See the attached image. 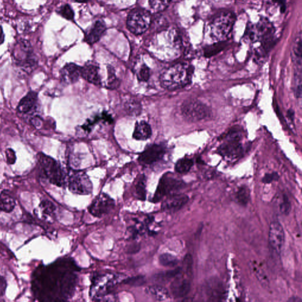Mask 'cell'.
I'll use <instances>...</instances> for the list:
<instances>
[{
    "mask_svg": "<svg viewBox=\"0 0 302 302\" xmlns=\"http://www.w3.org/2000/svg\"><path fill=\"white\" fill-rule=\"evenodd\" d=\"M193 67L186 63H177L163 71L160 76L162 86L168 90H176L190 83Z\"/></svg>",
    "mask_w": 302,
    "mask_h": 302,
    "instance_id": "6da1fadb",
    "label": "cell"
},
{
    "mask_svg": "<svg viewBox=\"0 0 302 302\" xmlns=\"http://www.w3.org/2000/svg\"><path fill=\"white\" fill-rule=\"evenodd\" d=\"M235 21V16L232 12H223L218 14L210 23V36L215 42H223L231 33Z\"/></svg>",
    "mask_w": 302,
    "mask_h": 302,
    "instance_id": "7a4b0ae2",
    "label": "cell"
},
{
    "mask_svg": "<svg viewBox=\"0 0 302 302\" xmlns=\"http://www.w3.org/2000/svg\"><path fill=\"white\" fill-rule=\"evenodd\" d=\"M246 40L251 43L260 42L262 45H274V28L267 18H263L256 24H251L245 33Z\"/></svg>",
    "mask_w": 302,
    "mask_h": 302,
    "instance_id": "3957f363",
    "label": "cell"
},
{
    "mask_svg": "<svg viewBox=\"0 0 302 302\" xmlns=\"http://www.w3.org/2000/svg\"><path fill=\"white\" fill-rule=\"evenodd\" d=\"M38 157L40 168L47 179L54 185L62 186L65 182V176L59 164L42 153H39Z\"/></svg>",
    "mask_w": 302,
    "mask_h": 302,
    "instance_id": "277c9868",
    "label": "cell"
},
{
    "mask_svg": "<svg viewBox=\"0 0 302 302\" xmlns=\"http://www.w3.org/2000/svg\"><path fill=\"white\" fill-rule=\"evenodd\" d=\"M15 64L24 71L33 69L37 65V60L28 41L22 40L16 44L13 53Z\"/></svg>",
    "mask_w": 302,
    "mask_h": 302,
    "instance_id": "5b68a950",
    "label": "cell"
},
{
    "mask_svg": "<svg viewBox=\"0 0 302 302\" xmlns=\"http://www.w3.org/2000/svg\"><path fill=\"white\" fill-rule=\"evenodd\" d=\"M240 140L241 135L238 131H230L218 148L219 154L229 161L240 158L243 153V147Z\"/></svg>",
    "mask_w": 302,
    "mask_h": 302,
    "instance_id": "8992f818",
    "label": "cell"
},
{
    "mask_svg": "<svg viewBox=\"0 0 302 302\" xmlns=\"http://www.w3.org/2000/svg\"><path fill=\"white\" fill-rule=\"evenodd\" d=\"M124 276L104 274L98 276L92 280V285L90 289V296L97 301L101 296L109 293V290L118 282L124 280Z\"/></svg>",
    "mask_w": 302,
    "mask_h": 302,
    "instance_id": "52a82bcc",
    "label": "cell"
},
{
    "mask_svg": "<svg viewBox=\"0 0 302 302\" xmlns=\"http://www.w3.org/2000/svg\"><path fill=\"white\" fill-rule=\"evenodd\" d=\"M152 20L151 13L143 9H135L129 14L127 27L134 34H144L149 28Z\"/></svg>",
    "mask_w": 302,
    "mask_h": 302,
    "instance_id": "ba28073f",
    "label": "cell"
},
{
    "mask_svg": "<svg viewBox=\"0 0 302 302\" xmlns=\"http://www.w3.org/2000/svg\"><path fill=\"white\" fill-rule=\"evenodd\" d=\"M182 113L186 119L191 122L200 121L210 115V110L202 101L196 100H189L184 102Z\"/></svg>",
    "mask_w": 302,
    "mask_h": 302,
    "instance_id": "9c48e42d",
    "label": "cell"
},
{
    "mask_svg": "<svg viewBox=\"0 0 302 302\" xmlns=\"http://www.w3.org/2000/svg\"><path fill=\"white\" fill-rule=\"evenodd\" d=\"M183 185L182 181L169 174H165L159 182L152 201L155 203L161 201L164 197L179 190Z\"/></svg>",
    "mask_w": 302,
    "mask_h": 302,
    "instance_id": "30bf717a",
    "label": "cell"
},
{
    "mask_svg": "<svg viewBox=\"0 0 302 302\" xmlns=\"http://www.w3.org/2000/svg\"><path fill=\"white\" fill-rule=\"evenodd\" d=\"M68 188L74 194L89 195L92 191V184L86 173L73 171L68 178Z\"/></svg>",
    "mask_w": 302,
    "mask_h": 302,
    "instance_id": "8fae6325",
    "label": "cell"
},
{
    "mask_svg": "<svg viewBox=\"0 0 302 302\" xmlns=\"http://www.w3.org/2000/svg\"><path fill=\"white\" fill-rule=\"evenodd\" d=\"M115 205V201L111 197L106 194H101L93 200L89 206V211L93 216L101 218L111 212Z\"/></svg>",
    "mask_w": 302,
    "mask_h": 302,
    "instance_id": "7c38bea8",
    "label": "cell"
},
{
    "mask_svg": "<svg viewBox=\"0 0 302 302\" xmlns=\"http://www.w3.org/2000/svg\"><path fill=\"white\" fill-rule=\"evenodd\" d=\"M166 154V148L163 145L153 144L148 147L140 154L138 161L144 166H151L163 158Z\"/></svg>",
    "mask_w": 302,
    "mask_h": 302,
    "instance_id": "4fadbf2b",
    "label": "cell"
},
{
    "mask_svg": "<svg viewBox=\"0 0 302 302\" xmlns=\"http://www.w3.org/2000/svg\"><path fill=\"white\" fill-rule=\"evenodd\" d=\"M285 235L284 227L279 221H273L269 227L268 241L271 248L277 253L282 252L284 245Z\"/></svg>",
    "mask_w": 302,
    "mask_h": 302,
    "instance_id": "5bb4252c",
    "label": "cell"
},
{
    "mask_svg": "<svg viewBox=\"0 0 302 302\" xmlns=\"http://www.w3.org/2000/svg\"><path fill=\"white\" fill-rule=\"evenodd\" d=\"M82 67L75 63H68L60 70V78L63 84H75L81 77Z\"/></svg>",
    "mask_w": 302,
    "mask_h": 302,
    "instance_id": "9a60e30c",
    "label": "cell"
},
{
    "mask_svg": "<svg viewBox=\"0 0 302 302\" xmlns=\"http://www.w3.org/2000/svg\"><path fill=\"white\" fill-rule=\"evenodd\" d=\"M188 200L189 198L186 195H171L163 202L162 209L168 212H175L183 207L187 203Z\"/></svg>",
    "mask_w": 302,
    "mask_h": 302,
    "instance_id": "2e32d148",
    "label": "cell"
},
{
    "mask_svg": "<svg viewBox=\"0 0 302 302\" xmlns=\"http://www.w3.org/2000/svg\"><path fill=\"white\" fill-rule=\"evenodd\" d=\"M81 77L85 80L97 86L101 84L100 68L97 64L88 63L82 67Z\"/></svg>",
    "mask_w": 302,
    "mask_h": 302,
    "instance_id": "e0dca14e",
    "label": "cell"
},
{
    "mask_svg": "<svg viewBox=\"0 0 302 302\" xmlns=\"http://www.w3.org/2000/svg\"><path fill=\"white\" fill-rule=\"evenodd\" d=\"M106 30L105 23L101 20H98L93 24L85 34L84 41L89 45H93L98 42Z\"/></svg>",
    "mask_w": 302,
    "mask_h": 302,
    "instance_id": "ac0fdd59",
    "label": "cell"
},
{
    "mask_svg": "<svg viewBox=\"0 0 302 302\" xmlns=\"http://www.w3.org/2000/svg\"><path fill=\"white\" fill-rule=\"evenodd\" d=\"M37 94L34 92L28 93L18 104L17 111L21 114L27 115L34 111L37 103Z\"/></svg>",
    "mask_w": 302,
    "mask_h": 302,
    "instance_id": "d6986e66",
    "label": "cell"
},
{
    "mask_svg": "<svg viewBox=\"0 0 302 302\" xmlns=\"http://www.w3.org/2000/svg\"><path fill=\"white\" fill-rule=\"evenodd\" d=\"M170 287L174 298H181L185 297L189 293L191 285L187 279L179 278L175 279Z\"/></svg>",
    "mask_w": 302,
    "mask_h": 302,
    "instance_id": "ffe728a7",
    "label": "cell"
},
{
    "mask_svg": "<svg viewBox=\"0 0 302 302\" xmlns=\"http://www.w3.org/2000/svg\"><path fill=\"white\" fill-rule=\"evenodd\" d=\"M152 135V130L151 126L147 122H137L133 134V138L139 141H146Z\"/></svg>",
    "mask_w": 302,
    "mask_h": 302,
    "instance_id": "44dd1931",
    "label": "cell"
},
{
    "mask_svg": "<svg viewBox=\"0 0 302 302\" xmlns=\"http://www.w3.org/2000/svg\"><path fill=\"white\" fill-rule=\"evenodd\" d=\"M145 292L147 295L158 301H166L170 297L168 290L160 285H150L146 288Z\"/></svg>",
    "mask_w": 302,
    "mask_h": 302,
    "instance_id": "7402d4cb",
    "label": "cell"
},
{
    "mask_svg": "<svg viewBox=\"0 0 302 302\" xmlns=\"http://www.w3.org/2000/svg\"><path fill=\"white\" fill-rule=\"evenodd\" d=\"M292 60L295 65V68H302V34L296 35L294 40L292 48Z\"/></svg>",
    "mask_w": 302,
    "mask_h": 302,
    "instance_id": "603a6c76",
    "label": "cell"
},
{
    "mask_svg": "<svg viewBox=\"0 0 302 302\" xmlns=\"http://www.w3.org/2000/svg\"><path fill=\"white\" fill-rule=\"evenodd\" d=\"M15 205V200L9 193L4 191L0 194V210L5 213H10Z\"/></svg>",
    "mask_w": 302,
    "mask_h": 302,
    "instance_id": "cb8c5ba5",
    "label": "cell"
},
{
    "mask_svg": "<svg viewBox=\"0 0 302 302\" xmlns=\"http://www.w3.org/2000/svg\"><path fill=\"white\" fill-rule=\"evenodd\" d=\"M125 109L129 115L132 117H137L141 112L142 106L138 101L130 100L126 101Z\"/></svg>",
    "mask_w": 302,
    "mask_h": 302,
    "instance_id": "d4e9b609",
    "label": "cell"
},
{
    "mask_svg": "<svg viewBox=\"0 0 302 302\" xmlns=\"http://www.w3.org/2000/svg\"><path fill=\"white\" fill-rule=\"evenodd\" d=\"M193 161L191 159L184 158L178 160L175 164V171L180 174H185L189 171L192 167L193 166Z\"/></svg>",
    "mask_w": 302,
    "mask_h": 302,
    "instance_id": "484cf974",
    "label": "cell"
},
{
    "mask_svg": "<svg viewBox=\"0 0 302 302\" xmlns=\"http://www.w3.org/2000/svg\"><path fill=\"white\" fill-rule=\"evenodd\" d=\"M136 194L137 197L140 200L144 201L146 199V177L144 175H142L139 178L138 182L136 185Z\"/></svg>",
    "mask_w": 302,
    "mask_h": 302,
    "instance_id": "4316f807",
    "label": "cell"
},
{
    "mask_svg": "<svg viewBox=\"0 0 302 302\" xmlns=\"http://www.w3.org/2000/svg\"><path fill=\"white\" fill-rule=\"evenodd\" d=\"M159 262L164 267L173 268L178 264V261L177 258L173 255L164 253L159 257Z\"/></svg>",
    "mask_w": 302,
    "mask_h": 302,
    "instance_id": "83f0119b",
    "label": "cell"
},
{
    "mask_svg": "<svg viewBox=\"0 0 302 302\" xmlns=\"http://www.w3.org/2000/svg\"><path fill=\"white\" fill-rule=\"evenodd\" d=\"M180 271V268H177L174 270H170L166 271V272H162L156 274V275L153 277V278H154V280L156 281L164 282L169 281V279L176 277L178 274H179Z\"/></svg>",
    "mask_w": 302,
    "mask_h": 302,
    "instance_id": "f1b7e54d",
    "label": "cell"
},
{
    "mask_svg": "<svg viewBox=\"0 0 302 302\" xmlns=\"http://www.w3.org/2000/svg\"><path fill=\"white\" fill-rule=\"evenodd\" d=\"M171 0H150V4L155 12H160L166 9Z\"/></svg>",
    "mask_w": 302,
    "mask_h": 302,
    "instance_id": "f546056e",
    "label": "cell"
},
{
    "mask_svg": "<svg viewBox=\"0 0 302 302\" xmlns=\"http://www.w3.org/2000/svg\"><path fill=\"white\" fill-rule=\"evenodd\" d=\"M236 199L241 205H245L248 204L250 199V192L248 188L241 187L238 189L236 194Z\"/></svg>",
    "mask_w": 302,
    "mask_h": 302,
    "instance_id": "4dcf8cb0",
    "label": "cell"
},
{
    "mask_svg": "<svg viewBox=\"0 0 302 302\" xmlns=\"http://www.w3.org/2000/svg\"><path fill=\"white\" fill-rule=\"evenodd\" d=\"M57 13L68 20H73L74 16H75L72 9L68 4L63 5L60 7V9L57 10Z\"/></svg>",
    "mask_w": 302,
    "mask_h": 302,
    "instance_id": "1f68e13d",
    "label": "cell"
},
{
    "mask_svg": "<svg viewBox=\"0 0 302 302\" xmlns=\"http://www.w3.org/2000/svg\"><path fill=\"white\" fill-rule=\"evenodd\" d=\"M108 87L111 89L117 88L118 85L119 84V81L115 75V70L111 67L108 68Z\"/></svg>",
    "mask_w": 302,
    "mask_h": 302,
    "instance_id": "d6a6232c",
    "label": "cell"
},
{
    "mask_svg": "<svg viewBox=\"0 0 302 302\" xmlns=\"http://www.w3.org/2000/svg\"><path fill=\"white\" fill-rule=\"evenodd\" d=\"M123 282L125 284L131 285V286L138 287L145 284V279L143 276H136L125 279L123 280Z\"/></svg>",
    "mask_w": 302,
    "mask_h": 302,
    "instance_id": "836d02e7",
    "label": "cell"
},
{
    "mask_svg": "<svg viewBox=\"0 0 302 302\" xmlns=\"http://www.w3.org/2000/svg\"><path fill=\"white\" fill-rule=\"evenodd\" d=\"M151 76L150 68L146 65H143L138 71V78L140 81L147 82Z\"/></svg>",
    "mask_w": 302,
    "mask_h": 302,
    "instance_id": "e575fe53",
    "label": "cell"
},
{
    "mask_svg": "<svg viewBox=\"0 0 302 302\" xmlns=\"http://www.w3.org/2000/svg\"><path fill=\"white\" fill-rule=\"evenodd\" d=\"M40 208L42 209L43 213L46 214V215L51 216L54 212L56 207L50 201L46 200L41 203Z\"/></svg>",
    "mask_w": 302,
    "mask_h": 302,
    "instance_id": "d590c367",
    "label": "cell"
},
{
    "mask_svg": "<svg viewBox=\"0 0 302 302\" xmlns=\"http://www.w3.org/2000/svg\"><path fill=\"white\" fill-rule=\"evenodd\" d=\"M280 211L282 214L287 215L289 214L291 210V204L289 201V199H287L286 196H284L283 198L281 204L279 206Z\"/></svg>",
    "mask_w": 302,
    "mask_h": 302,
    "instance_id": "8d00e7d4",
    "label": "cell"
},
{
    "mask_svg": "<svg viewBox=\"0 0 302 302\" xmlns=\"http://www.w3.org/2000/svg\"><path fill=\"white\" fill-rule=\"evenodd\" d=\"M279 179V175L276 172L272 173V174H268L263 177L262 181L263 183L267 184L270 183L273 181H276Z\"/></svg>",
    "mask_w": 302,
    "mask_h": 302,
    "instance_id": "74e56055",
    "label": "cell"
},
{
    "mask_svg": "<svg viewBox=\"0 0 302 302\" xmlns=\"http://www.w3.org/2000/svg\"><path fill=\"white\" fill-rule=\"evenodd\" d=\"M7 284L3 277L0 276V296H3L6 290Z\"/></svg>",
    "mask_w": 302,
    "mask_h": 302,
    "instance_id": "f35d334b",
    "label": "cell"
},
{
    "mask_svg": "<svg viewBox=\"0 0 302 302\" xmlns=\"http://www.w3.org/2000/svg\"><path fill=\"white\" fill-rule=\"evenodd\" d=\"M274 2L278 4L282 13H284L285 10V0H273Z\"/></svg>",
    "mask_w": 302,
    "mask_h": 302,
    "instance_id": "ab89813d",
    "label": "cell"
},
{
    "mask_svg": "<svg viewBox=\"0 0 302 302\" xmlns=\"http://www.w3.org/2000/svg\"><path fill=\"white\" fill-rule=\"evenodd\" d=\"M9 153L7 152V156L8 158V160H10V163H13L15 161V156H12L13 155H15V153H14L12 150H9Z\"/></svg>",
    "mask_w": 302,
    "mask_h": 302,
    "instance_id": "60d3db41",
    "label": "cell"
},
{
    "mask_svg": "<svg viewBox=\"0 0 302 302\" xmlns=\"http://www.w3.org/2000/svg\"><path fill=\"white\" fill-rule=\"evenodd\" d=\"M5 39V35L2 27L0 26V45L3 43Z\"/></svg>",
    "mask_w": 302,
    "mask_h": 302,
    "instance_id": "b9f144b4",
    "label": "cell"
},
{
    "mask_svg": "<svg viewBox=\"0 0 302 302\" xmlns=\"http://www.w3.org/2000/svg\"><path fill=\"white\" fill-rule=\"evenodd\" d=\"M71 1L78 2H86L88 1L89 0H71Z\"/></svg>",
    "mask_w": 302,
    "mask_h": 302,
    "instance_id": "7bdbcfd3",
    "label": "cell"
},
{
    "mask_svg": "<svg viewBox=\"0 0 302 302\" xmlns=\"http://www.w3.org/2000/svg\"><path fill=\"white\" fill-rule=\"evenodd\" d=\"M289 301H291V302H295V301H296V302H298V301L301 302L302 301H299V300L298 301V298H292V299H290Z\"/></svg>",
    "mask_w": 302,
    "mask_h": 302,
    "instance_id": "ee69618b",
    "label": "cell"
}]
</instances>
